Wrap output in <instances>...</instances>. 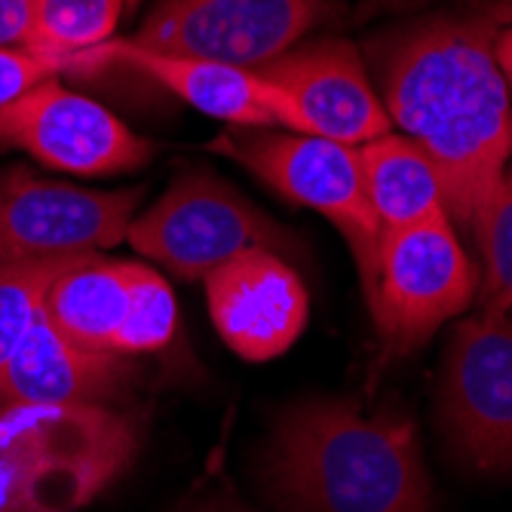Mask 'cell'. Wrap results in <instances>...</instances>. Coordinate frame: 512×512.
<instances>
[{
    "label": "cell",
    "mask_w": 512,
    "mask_h": 512,
    "mask_svg": "<svg viewBox=\"0 0 512 512\" xmlns=\"http://www.w3.org/2000/svg\"><path fill=\"white\" fill-rule=\"evenodd\" d=\"M512 0L430 16L375 46L381 102L442 175L451 224L473 237L512 163V102L494 43Z\"/></svg>",
    "instance_id": "6da1fadb"
},
{
    "label": "cell",
    "mask_w": 512,
    "mask_h": 512,
    "mask_svg": "<svg viewBox=\"0 0 512 512\" xmlns=\"http://www.w3.org/2000/svg\"><path fill=\"white\" fill-rule=\"evenodd\" d=\"M267 479L289 512H433L414 424L356 402H301L279 421Z\"/></svg>",
    "instance_id": "7a4b0ae2"
},
{
    "label": "cell",
    "mask_w": 512,
    "mask_h": 512,
    "mask_svg": "<svg viewBox=\"0 0 512 512\" xmlns=\"http://www.w3.org/2000/svg\"><path fill=\"white\" fill-rule=\"evenodd\" d=\"M135 457V430L105 405L0 408V512H74Z\"/></svg>",
    "instance_id": "3957f363"
},
{
    "label": "cell",
    "mask_w": 512,
    "mask_h": 512,
    "mask_svg": "<svg viewBox=\"0 0 512 512\" xmlns=\"http://www.w3.org/2000/svg\"><path fill=\"white\" fill-rule=\"evenodd\" d=\"M212 151L237 160L289 203L329 218L350 246L362 292L368 295L375 283L381 227L368 203L359 148L276 126H230L212 142Z\"/></svg>",
    "instance_id": "277c9868"
},
{
    "label": "cell",
    "mask_w": 512,
    "mask_h": 512,
    "mask_svg": "<svg viewBox=\"0 0 512 512\" xmlns=\"http://www.w3.org/2000/svg\"><path fill=\"white\" fill-rule=\"evenodd\" d=\"M126 243L178 279H203L252 249L292 255V234L206 169L178 175L166 194L138 212Z\"/></svg>",
    "instance_id": "5b68a950"
},
{
    "label": "cell",
    "mask_w": 512,
    "mask_h": 512,
    "mask_svg": "<svg viewBox=\"0 0 512 512\" xmlns=\"http://www.w3.org/2000/svg\"><path fill=\"white\" fill-rule=\"evenodd\" d=\"M479 264L463 249L451 218H433L381 237L375 283L365 304L384 356H405L442 322L479 298Z\"/></svg>",
    "instance_id": "8992f818"
},
{
    "label": "cell",
    "mask_w": 512,
    "mask_h": 512,
    "mask_svg": "<svg viewBox=\"0 0 512 512\" xmlns=\"http://www.w3.org/2000/svg\"><path fill=\"white\" fill-rule=\"evenodd\" d=\"M332 10V0H157L126 40L255 71L307 40Z\"/></svg>",
    "instance_id": "52a82bcc"
},
{
    "label": "cell",
    "mask_w": 512,
    "mask_h": 512,
    "mask_svg": "<svg viewBox=\"0 0 512 512\" xmlns=\"http://www.w3.org/2000/svg\"><path fill=\"white\" fill-rule=\"evenodd\" d=\"M439 427L479 473H512V313L479 310L451 335L439 371Z\"/></svg>",
    "instance_id": "ba28073f"
},
{
    "label": "cell",
    "mask_w": 512,
    "mask_h": 512,
    "mask_svg": "<svg viewBox=\"0 0 512 512\" xmlns=\"http://www.w3.org/2000/svg\"><path fill=\"white\" fill-rule=\"evenodd\" d=\"M138 203L142 188L96 191L10 166L0 172V267L111 249L126 240Z\"/></svg>",
    "instance_id": "9c48e42d"
},
{
    "label": "cell",
    "mask_w": 512,
    "mask_h": 512,
    "mask_svg": "<svg viewBox=\"0 0 512 512\" xmlns=\"http://www.w3.org/2000/svg\"><path fill=\"white\" fill-rule=\"evenodd\" d=\"M7 151H22L40 166L86 178L123 175L148 166L154 157L151 142L59 77L31 86L0 111V154Z\"/></svg>",
    "instance_id": "30bf717a"
},
{
    "label": "cell",
    "mask_w": 512,
    "mask_h": 512,
    "mask_svg": "<svg viewBox=\"0 0 512 512\" xmlns=\"http://www.w3.org/2000/svg\"><path fill=\"white\" fill-rule=\"evenodd\" d=\"M270 80L301 120V132L362 148L393 132L378 89L350 40H301L289 53L255 68Z\"/></svg>",
    "instance_id": "8fae6325"
},
{
    "label": "cell",
    "mask_w": 512,
    "mask_h": 512,
    "mask_svg": "<svg viewBox=\"0 0 512 512\" xmlns=\"http://www.w3.org/2000/svg\"><path fill=\"white\" fill-rule=\"evenodd\" d=\"M209 316L221 341L249 362L283 356L304 332L310 298L295 267L270 249H252L206 279Z\"/></svg>",
    "instance_id": "7c38bea8"
},
{
    "label": "cell",
    "mask_w": 512,
    "mask_h": 512,
    "mask_svg": "<svg viewBox=\"0 0 512 512\" xmlns=\"http://www.w3.org/2000/svg\"><path fill=\"white\" fill-rule=\"evenodd\" d=\"M96 65H120L142 74L160 83L172 96H178L184 105L227 126H276L301 132V120L283 92L249 68L154 53L120 37L108 40L96 53L86 56L83 68Z\"/></svg>",
    "instance_id": "4fadbf2b"
},
{
    "label": "cell",
    "mask_w": 512,
    "mask_h": 512,
    "mask_svg": "<svg viewBox=\"0 0 512 512\" xmlns=\"http://www.w3.org/2000/svg\"><path fill=\"white\" fill-rule=\"evenodd\" d=\"M123 375L120 353L77 344L40 310L0 368V405H102Z\"/></svg>",
    "instance_id": "5bb4252c"
},
{
    "label": "cell",
    "mask_w": 512,
    "mask_h": 512,
    "mask_svg": "<svg viewBox=\"0 0 512 512\" xmlns=\"http://www.w3.org/2000/svg\"><path fill=\"white\" fill-rule=\"evenodd\" d=\"M151 273L142 261L89 255L68 267L46 295V316L83 347L117 353L135 295Z\"/></svg>",
    "instance_id": "9a60e30c"
},
{
    "label": "cell",
    "mask_w": 512,
    "mask_h": 512,
    "mask_svg": "<svg viewBox=\"0 0 512 512\" xmlns=\"http://www.w3.org/2000/svg\"><path fill=\"white\" fill-rule=\"evenodd\" d=\"M359 163L381 237L411 224L448 218L442 175L414 138L387 132L359 148Z\"/></svg>",
    "instance_id": "2e32d148"
},
{
    "label": "cell",
    "mask_w": 512,
    "mask_h": 512,
    "mask_svg": "<svg viewBox=\"0 0 512 512\" xmlns=\"http://www.w3.org/2000/svg\"><path fill=\"white\" fill-rule=\"evenodd\" d=\"M126 0H37L25 46L83 68L86 56L114 40Z\"/></svg>",
    "instance_id": "e0dca14e"
},
{
    "label": "cell",
    "mask_w": 512,
    "mask_h": 512,
    "mask_svg": "<svg viewBox=\"0 0 512 512\" xmlns=\"http://www.w3.org/2000/svg\"><path fill=\"white\" fill-rule=\"evenodd\" d=\"M83 258H89V255L0 267V368L7 365V359L13 356V350L19 347L25 332L40 316L46 295H50L56 279Z\"/></svg>",
    "instance_id": "ac0fdd59"
},
{
    "label": "cell",
    "mask_w": 512,
    "mask_h": 512,
    "mask_svg": "<svg viewBox=\"0 0 512 512\" xmlns=\"http://www.w3.org/2000/svg\"><path fill=\"white\" fill-rule=\"evenodd\" d=\"M479 249V307L491 313H512V163L500 191L473 230Z\"/></svg>",
    "instance_id": "d6986e66"
},
{
    "label": "cell",
    "mask_w": 512,
    "mask_h": 512,
    "mask_svg": "<svg viewBox=\"0 0 512 512\" xmlns=\"http://www.w3.org/2000/svg\"><path fill=\"white\" fill-rule=\"evenodd\" d=\"M178 329V304L166 279L151 267L142 289L135 295L132 316L120 335L117 353L120 356H138L163 350Z\"/></svg>",
    "instance_id": "ffe728a7"
},
{
    "label": "cell",
    "mask_w": 512,
    "mask_h": 512,
    "mask_svg": "<svg viewBox=\"0 0 512 512\" xmlns=\"http://www.w3.org/2000/svg\"><path fill=\"white\" fill-rule=\"evenodd\" d=\"M74 71L68 59L37 53L31 46H0V111L43 80Z\"/></svg>",
    "instance_id": "44dd1931"
},
{
    "label": "cell",
    "mask_w": 512,
    "mask_h": 512,
    "mask_svg": "<svg viewBox=\"0 0 512 512\" xmlns=\"http://www.w3.org/2000/svg\"><path fill=\"white\" fill-rule=\"evenodd\" d=\"M37 0H0V46H22L34 25Z\"/></svg>",
    "instance_id": "7402d4cb"
},
{
    "label": "cell",
    "mask_w": 512,
    "mask_h": 512,
    "mask_svg": "<svg viewBox=\"0 0 512 512\" xmlns=\"http://www.w3.org/2000/svg\"><path fill=\"white\" fill-rule=\"evenodd\" d=\"M494 53L500 62V71L506 77V89H509V102H512V19L500 28L497 43H494Z\"/></svg>",
    "instance_id": "603a6c76"
},
{
    "label": "cell",
    "mask_w": 512,
    "mask_h": 512,
    "mask_svg": "<svg viewBox=\"0 0 512 512\" xmlns=\"http://www.w3.org/2000/svg\"><path fill=\"white\" fill-rule=\"evenodd\" d=\"M181 512H249L243 506H234L230 500H203V503H191L184 506Z\"/></svg>",
    "instance_id": "cb8c5ba5"
},
{
    "label": "cell",
    "mask_w": 512,
    "mask_h": 512,
    "mask_svg": "<svg viewBox=\"0 0 512 512\" xmlns=\"http://www.w3.org/2000/svg\"><path fill=\"white\" fill-rule=\"evenodd\" d=\"M135 7H142V0H126V10H135Z\"/></svg>",
    "instance_id": "d4e9b609"
}]
</instances>
